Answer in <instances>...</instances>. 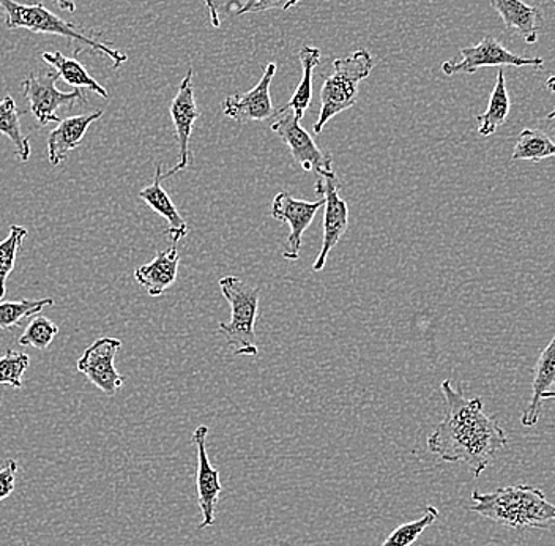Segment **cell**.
<instances>
[{
    "label": "cell",
    "mask_w": 555,
    "mask_h": 546,
    "mask_svg": "<svg viewBox=\"0 0 555 546\" xmlns=\"http://www.w3.org/2000/svg\"><path fill=\"white\" fill-rule=\"evenodd\" d=\"M440 389L446 398V419L429 434V452L442 461L464 462L475 478H480L508 444V436L498 419L485 412L480 396L466 398L450 379Z\"/></svg>",
    "instance_id": "obj_1"
},
{
    "label": "cell",
    "mask_w": 555,
    "mask_h": 546,
    "mask_svg": "<svg viewBox=\"0 0 555 546\" xmlns=\"http://www.w3.org/2000/svg\"><path fill=\"white\" fill-rule=\"evenodd\" d=\"M470 512L488 518L509 530L547 528L555 521V506L543 490L530 485H513L491 493H472Z\"/></svg>",
    "instance_id": "obj_2"
},
{
    "label": "cell",
    "mask_w": 555,
    "mask_h": 546,
    "mask_svg": "<svg viewBox=\"0 0 555 546\" xmlns=\"http://www.w3.org/2000/svg\"><path fill=\"white\" fill-rule=\"evenodd\" d=\"M0 10L3 12V24L7 29H26L34 34H51L68 38L73 43L79 45L78 52L86 50L106 55L113 61V67L119 68L128 61L127 54L116 50L109 41H100L99 35L90 37L81 27L62 20L50 12L43 3H20L16 0H0Z\"/></svg>",
    "instance_id": "obj_3"
},
{
    "label": "cell",
    "mask_w": 555,
    "mask_h": 546,
    "mask_svg": "<svg viewBox=\"0 0 555 546\" xmlns=\"http://www.w3.org/2000/svg\"><path fill=\"white\" fill-rule=\"evenodd\" d=\"M376 61L367 50H359L347 58L333 61V75L325 78L321 90V113L315 122V135L322 134L333 117L356 106L359 99V85L373 72Z\"/></svg>",
    "instance_id": "obj_4"
},
{
    "label": "cell",
    "mask_w": 555,
    "mask_h": 546,
    "mask_svg": "<svg viewBox=\"0 0 555 546\" xmlns=\"http://www.w3.org/2000/svg\"><path fill=\"white\" fill-rule=\"evenodd\" d=\"M220 290L231 307L232 318L229 322H220L218 332L223 333L228 346L234 350V356H258L255 322L258 318L260 288L249 287L241 278L228 275L221 278Z\"/></svg>",
    "instance_id": "obj_5"
},
{
    "label": "cell",
    "mask_w": 555,
    "mask_h": 546,
    "mask_svg": "<svg viewBox=\"0 0 555 546\" xmlns=\"http://www.w3.org/2000/svg\"><path fill=\"white\" fill-rule=\"evenodd\" d=\"M272 131L289 148L294 162L305 173L318 174V177L335 176L333 160L328 152L322 151L311 135L300 125L293 111L280 110L272 124Z\"/></svg>",
    "instance_id": "obj_6"
},
{
    "label": "cell",
    "mask_w": 555,
    "mask_h": 546,
    "mask_svg": "<svg viewBox=\"0 0 555 546\" xmlns=\"http://www.w3.org/2000/svg\"><path fill=\"white\" fill-rule=\"evenodd\" d=\"M59 75L55 72L30 73L23 81L24 97L29 102V113L37 120L38 127H47L51 122H61L57 110L62 106L72 107L81 100L87 103L85 93L76 89L73 92H61L57 89Z\"/></svg>",
    "instance_id": "obj_7"
},
{
    "label": "cell",
    "mask_w": 555,
    "mask_h": 546,
    "mask_svg": "<svg viewBox=\"0 0 555 546\" xmlns=\"http://www.w3.org/2000/svg\"><path fill=\"white\" fill-rule=\"evenodd\" d=\"M460 61H447L442 64V72L447 76L474 75L483 67H535L544 65L541 58H520L506 50L501 41L494 37H485L475 47L463 48Z\"/></svg>",
    "instance_id": "obj_8"
},
{
    "label": "cell",
    "mask_w": 555,
    "mask_h": 546,
    "mask_svg": "<svg viewBox=\"0 0 555 546\" xmlns=\"http://www.w3.org/2000/svg\"><path fill=\"white\" fill-rule=\"evenodd\" d=\"M315 194L324 198V240H322L321 253L315 259L312 270L315 274L324 270L330 252L338 245L339 240L349 228V207L345 198H341V180L338 177H318L314 186Z\"/></svg>",
    "instance_id": "obj_9"
},
{
    "label": "cell",
    "mask_w": 555,
    "mask_h": 546,
    "mask_svg": "<svg viewBox=\"0 0 555 546\" xmlns=\"http://www.w3.org/2000/svg\"><path fill=\"white\" fill-rule=\"evenodd\" d=\"M121 347L120 340L102 337L95 340L76 361V370L85 374L104 395L116 396L124 388L125 378L117 371L114 360Z\"/></svg>",
    "instance_id": "obj_10"
},
{
    "label": "cell",
    "mask_w": 555,
    "mask_h": 546,
    "mask_svg": "<svg viewBox=\"0 0 555 546\" xmlns=\"http://www.w3.org/2000/svg\"><path fill=\"white\" fill-rule=\"evenodd\" d=\"M169 113H171L173 130H176L177 144H179V162L168 173L162 174V180L183 173L190 166V139L193 135L194 122L201 117L199 107L194 99L193 68L186 72L185 78L180 82L177 96L173 97L171 106H169Z\"/></svg>",
    "instance_id": "obj_11"
},
{
    "label": "cell",
    "mask_w": 555,
    "mask_h": 546,
    "mask_svg": "<svg viewBox=\"0 0 555 546\" xmlns=\"http://www.w3.org/2000/svg\"><path fill=\"white\" fill-rule=\"evenodd\" d=\"M324 198L315 203H308V201L291 196L286 191L276 194L270 215L278 221L287 223L291 228L289 238H287L283 250L284 259L298 261L305 231L310 228L319 208H324Z\"/></svg>",
    "instance_id": "obj_12"
},
{
    "label": "cell",
    "mask_w": 555,
    "mask_h": 546,
    "mask_svg": "<svg viewBox=\"0 0 555 546\" xmlns=\"http://www.w3.org/2000/svg\"><path fill=\"white\" fill-rule=\"evenodd\" d=\"M276 64L270 62L263 69L262 78L258 85L245 93H235V96L225 97L223 104V114L229 119L235 122H266L272 119L278 114L273 106L272 96H270V86L275 78Z\"/></svg>",
    "instance_id": "obj_13"
},
{
    "label": "cell",
    "mask_w": 555,
    "mask_h": 546,
    "mask_svg": "<svg viewBox=\"0 0 555 546\" xmlns=\"http://www.w3.org/2000/svg\"><path fill=\"white\" fill-rule=\"evenodd\" d=\"M207 434L208 427L199 426L194 430L193 444L197 448V471H196V488L197 504H199L203 521H201L199 530L214 526L217 520V506L220 500L221 480L220 472L211 466L207 454Z\"/></svg>",
    "instance_id": "obj_14"
},
{
    "label": "cell",
    "mask_w": 555,
    "mask_h": 546,
    "mask_svg": "<svg viewBox=\"0 0 555 546\" xmlns=\"http://www.w3.org/2000/svg\"><path fill=\"white\" fill-rule=\"evenodd\" d=\"M103 114L104 111L100 110L95 113L67 117V119L59 122L57 127L48 137V158H50L51 166L64 163L69 154L81 145L90 125L102 119Z\"/></svg>",
    "instance_id": "obj_15"
},
{
    "label": "cell",
    "mask_w": 555,
    "mask_h": 546,
    "mask_svg": "<svg viewBox=\"0 0 555 546\" xmlns=\"http://www.w3.org/2000/svg\"><path fill=\"white\" fill-rule=\"evenodd\" d=\"M179 263V250H177V243H172L168 252H158L154 261L138 267L134 270V280L147 291L151 297H159L176 283Z\"/></svg>",
    "instance_id": "obj_16"
},
{
    "label": "cell",
    "mask_w": 555,
    "mask_h": 546,
    "mask_svg": "<svg viewBox=\"0 0 555 546\" xmlns=\"http://www.w3.org/2000/svg\"><path fill=\"white\" fill-rule=\"evenodd\" d=\"M162 174L163 166L162 163H158L155 172V179L152 186L142 188L139 191V198L144 201L155 214H158L159 217L165 218L166 221L169 223L168 231L166 234L169 236V239L172 240V243L179 242L180 239L186 238L189 236V223L185 221V218L180 215V212L177 211L176 204L172 203L171 196L166 193L165 188L162 186Z\"/></svg>",
    "instance_id": "obj_17"
},
{
    "label": "cell",
    "mask_w": 555,
    "mask_h": 546,
    "mask_svg": "<svg viewBox=\"0 0 555 546\" xmlns=\"http://www.w3.org/2000/svg\"><path fill=\"white\" fill-rule=\"evenodd\" d=\"M491 5L502 17L506 29L515 30L526 43H537L538 30L543 24L540 9L527 5L522 0H491Z\"/></svg>",
    "instance_id": "obj_18"
},
{
    "label": "cell",
    "mask_w": 555,
    "mask_h": 546,
    "mask_svg": "<svg viewBox=\"0 0 555 546\" xmlns=\"http://www.w3.org/2000/svg\"><path fill=\"white\" fill-rule=\"evenodd\" d=\"M553 385H555V335L538 357L535 371H533L532 398H530L529 406L524 409L522 416H520V423L524 427L532 428L537 426L541 416V406H543L541 395L551 391Z\"/></svg>",
    "instance_id": "obj_19"
},
{
    "label": "cell",
    "mask_w": 555,
    "mask_h": 546,
    "mask_svg": "<svg viewBox=\"0 0 555 546\" xmlns=\"http://www.w3.org/2000/svg\"><path fill=\"white\" fill-rule=\"evenodd\" d=\"M41 59L51 65L57 73L59 78L64 79L68 86L76 87V89H89L95 92L102 99H109V92L95 78L89 75V72L82 67L81 62L76 59L67 58L61 51L43 52Z\"/></svg>",
    "instance_id": "obj_20"
},
{
    "label": "cell",
    "mask_w": 555,
    "mask_h": 546,
    "mask_svg": "<svg viewBox=\"0 0 555 546\" xmlns=\"http://www.w3.org/2000/svg\"><path fill=\"white\" fill-rule=\"evenodd\" d=\"M512 111V100H509L508 90H506L505 73L499 69L498 79H495L494 90L489 99L488 107L483 114L477 116L478 135L481 137H492L501 125L505 124L506 117Z\"/></svg>",
    "instance_id": "obj_21"
},
{
    "label": "cell",
    "mask_w": 555,
    "mask_h": 546,
    "mask_svg": "<svg viewBox=\"0 0 555 546\" xmlns=\"http://www.w3.org/2000/svg\"><path fill=\"white\" fill-rule=\"evenodd\" d=\"M29 113L27 110H20L12 96H7L0 100V135L7 137L15 145L16 156L20 162H29L33 149H30V139L23 134L21 128V117Z\"/></svg>",
    "instance_id": "obj_22"
},
{
    "label": "cell",
    "mask_w": 555,
    "mask_h": 546,
    "mask_svg": "<svg viewBox=\"0 0 555 546\" xmlns=\"http://www.w3.org/2000/svg\"><path fill=\"white\" fill-rule=\"evenodd\" d=\"M298 59H300L301 68H304V76H301L300 85L297 86L293 97H291L289 103L283 110L293 111L295 117L301 122L311 104L312 73L321 64V51L318 48L304 47L298 52Z\"/></svg>",
    "instance_id": "obj_23"
},
{
    "label": "cell",
    "mask_w": 555,
    "mask_h": 546,
    "mask_svg": "<svg viewBox=\"0 0 555 546\" xmlns=\"http://www.w3.org/2000/svg\"><path fill=\"white\" fill-rule=\"evenodd\" d=\"M555 156V142L544 131L526 130L520 131L513 160H527V162H541L544 158Z\"/></svg>",
    "instance_id": "obj_24"
},
{
    "label": "cell",
    "mask_w": 555,
    "mask_h": 546,
    "mask_svg": "<svg viewBox=\"0 0 555 546\" xmlns=\"http://www.w3.org/2000/svg\"><path fill=\"white\" fill-rule=\"evenodd\" d=\"M54 301L52 299H40V301H16L0 302V330L12 332L20 329L21 322L26 318L40 315L44 308L52 307Z\"/></svg>",
    "instance_id": "obj_25"
},
{
    "label": "cell",
    "mask_w": 555,
    "mask_h": 546,
    "mask_svg": "<svg viewBox=\"0 0 555 546\" xmlns=\"http://www.w3.org/2000/svg\"><path fill=\"white\" fill-rule=\"evenodd\" d=\"M27 234L29 231L24 226L12 225L7 239L0 240V302L5 297L7 280L15 269L17 253Z\"/></svg>",
    "instance_id": "obj_26"
},
{
    "label": "cell",
    "mask_w": 555,
    "mask_h": 546,
    "mask_svg": "<svg viewBox=\"0 0 555 546\" xmlns=\"http://www.w3.org/2000/svg\"><path fill=\"white\" fill-rule=\"evenodd\" d=\"M437 518H439V510L433 506L426 507L422 518L398 526L380 546H412L422 537L423 532L436 523Z\"/></svg>",
    "instance_id": "obj_27"
},
{
    "label": "cell",
    "mask_w": 555,
    "mask_h": 546,
    "mask_svg": "<svg viewBox=\"0 0 555 546\" xmlns=\"http://www.w3.org/2000/svg\"><path fill=\"white\" fill-rule=\"evenodd\" d=\"M59 327L51 321V319L44 318V316H34L33 321L24 330L23 335L17 340L20 346H33L35 350L44 351L51 346L57 337Z\"/></svg>",
    "instance_id": "obj_28"
},
{
    "label": "cell",
    "mask_w": 555,
    "mask_h": 546,
    "mask_svg": "<svg viewBox=\"0 0 555 546\" xmlns=\"http://www.w3.org/2000/svg\"><path fill=\"white\" fill-rule=\"evenodd\" d=\"M29 365V354L7 350L5 354L0 357V384L23 389V376Z\"/></svg>",
    "instance_id": "obj_29"
},
{
    "label": "cell",
    "mask_w": 555,
    "mask_h": 546,
    "mask_svg": "<svg viewBox=\"0 0 555 546\" xmlns=\"http://www.w3.org/2000/svg\"><path fill=\"white\" fill-rule=\"evenodd\" d=\"M300 0H243V2H229L225 5L228 12L234 13V15H248V13H260L269 12V10H287L293 9L297 5Z\"/></svg>",
    "instance_id": "obj_30"
},
{
    "label": "cell",
    "mask_w": 555,
    "mask_h": 546,
    "mask_svg": "<svg viewBox=\"0 0 555 546\" xmlns=\"http://www.w3.org/2000/svg\"><path fill=\"white\" fill-rule=\"evenodd\" d=\"M16 472L17 462L15 460H7L5 465L0 468V504L15 492Z\"/></svg>",
    "instance_id": "obj_31"
},
{
    "label": "cell",
    "mask_w": 555,
    "mask_h": 546,
    "mask_svg": "<svg viewBox=\"0 0 555 546\" xmlns=\"http://www.w3.org/2000/svg\"><path fill=\"white\" fill-rule=\"evenodd\" d=\"M204 3H206V9L208 10V16H210V23L214 27H220V15H218V9L217 3H215V0H204Z\"/></svg>",
    "instance_id": "obj_32"
},
{
    "label": "cell",
    "mask_w": 555,
    "mask_h": 546,
    "mask_svg": "<svg viewBox=\"0 0 555 546\" xmlns=\"http://www.w3.org/2000/svg\"><path fill=\"white\" fill-rule=\"evenodd\" d=\"M55 3H57L59 9L65 10V12H68V13L76 12L75 0H55Z\"/></svg>",
    "instance_id": "obj_33"
},
{
    "label": "cell",
    "mask_w": 555,
    "mask_h": 546,
    "mask_svg": "<svg viewBox=\"0 0 555 546\" xmlns=\"http://www.w3.org/2000/svg\"><path fill=\"white\" fill-rule=\"evenodd\" d=\"M546 89L551 90V92L555 93V75L551 76V78H547ZM546 119L547 120H554L555 119V106H554V110H551V113L547 114Z\"/></svg>",
    "instance_id": "obj_34"
},
{
    "label": "cell",
    "mask_w": 555,
    "mask_h": 546,
    "mask_svg": "<svg viewBox=\"0 0 555 546\" xmlns=\"http://www.w3.org/2000/svg\"><path fill=\"white\" fill-rule=\"evenodd\" d=\"M541 399H555V392L553 391H547V392H544L543 395H541Z\"/></svg>",
    "instance_id": "obj_35"
},
{
    "label": "cell",
    "mask_w": 555,
    "mask_h": 546,
    "mask_svg": "<svg viewBox=\"0 0 555 546\" xmlns=\"http://www.w3.org/2000/svg\"><path fill=\"white\" fill-rule=\"evenodd\" d=\"M553 2H555V0H553Z\"/></svg>",
    "instance_id": "obj_36"
}]
</instances>
